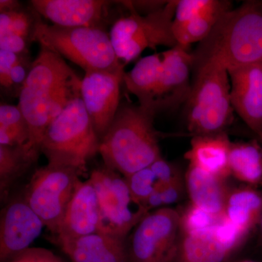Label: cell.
<instances>
[{"mask_svg":"<svg viewBox=\"0 0 262 262\" xmlns=\"http://www.w3.org/2000/svg\"><path fill=\"white\" fill-rule=\"evenodd\" d=\"M81 82L61 56L41 46L18 96V106L30 130L29 147L40 152L41 141L50 124L81 97Z\"/></svg>","mask_w":262,"mask_h":262,"instance_id":"cell-1","label":"cell"},{"mask_svg":"<svg viewBox=\"0 0 262 262\" xmlns=\"http://www.w3.org/2000/svg\"><path fill=\"white\" fill-rule=\"evenodd\" d=\"M192 68L206 62L230 71L262 61V1H246L222 15L192 52Z\"/></svg>","mask_w":262,"mask_h":262,"instance_id":"cell-2","label":"cell"},{"mask_svg":"<svg viewBox=\"0 0 262 262\" xmlns=\"http://www.w3.org/2000/svg\"><path fill=\"white\" fill-rule=\"evenodd\" d=\"M155 117L140 105H120L111 126L100 140L99 153L104 165L127 177L162 157Z\"/></svg>","mask_w":262,"mask_h":262,"instance_id":"cell-3","label":"cell"},{"mask_svg":"<svg viewBox=\"0 0 262 262\" xmlns=\"http://www.w3.org/2000/svg\"><path fill=\"white\" fill-rule=\"evenodd\" d=\"M192 91L186 106L191 136L226 132L234 120L228 70L210 61L192 68Z\"/></svg>","mask_w":262,"mask_h":262,"instance_id":"cell-4","label":"cell"},{"mask_svg":"<svg viewBox=\"0 0 262 262\" xmlns=\"http://www.w3.org/2000/svg\"><path fill=\"white\" fill-rule=\"evenodd\" d=\"M100 139L82 98H76L50 124L39 150L48 163L87 172L89 160L99 153Z\"/></svg>","mask_w":262,"mask_h":262,"instance_id":"cell-5","label":"cell"},{"mask_svg":"<svg viewBox=\"0 0 262 262\" xmlns=\"http://www.w3.org/2000/svg\"><path fill=\"white\" fill-rule=\"evenodd\" d=\"M34 40L78 65L85 73L124 70L110 34L103 29L49 25L39 17Z\"/></svg>","mask_w":262,"mask_h":262,"instance_id":"cell-6","label":"cell"},{"mask_svg":"<svg viewBox=\"0 0 262 262\" xmlns=\"http://www.w3.org/2000/svg\"><path fill=\"white\" fill-rule=\"evenodd\" d=\"M178 0H171L161 9L141 15L130 13L114 22L110 35L117 58L125 67L147 48L177 46L173 22Z\"/></svg>","mask_w":262,"mask_h":262,"instance_id":"cell-7","label":"cell"},{"mask_svg":"<svg viewBox=\"0 0 262 262\" xmlns=\"http://www.w3.org/2000/svg\"><path fill=\"white\" fill-rule=\"evenodd\" d=\"M80 176L75 168L48 163L34 171L26 187L24 198L53 235L59 232Z\"/></svg>","mask_w":262,"mask_h":262,"instance_id":"cell-8","label":"cell"},{"mask_svg":"<svg viewBox=\"0 0 262 262\" xmlns=\"http://www.w3.org/2000/svg\"><path fill=\"white\" fill-rule=\"evenodd\" d=\"M89 179L97 193L100 232L127 238L149 211L134 199L125 177L106 165L92 170Z\"/></svg>","mask_w":262,"mask_h":262,"instance_id":"cell-9","label":"cell"},{"mask_svg":"<svg viewBox=\"0 0 262 262\" xmlns=\"http://www.w3.org/2000/svg\"><path fill=\"white\" fill-rule=\"evenodd\" d=\"M179 212L171 207L149 211L127 238L130 262H171L179 238Z\"/></svg>","mask_w":262,"mask_h":262,"instance_id":"cell-10","label":"cell"},{"mask_svg":"<svg viewBox=\"0 0 262 262\" xmlns=\"http://www.w3.org/2000/svg\"><path fill=\"white\" fill-rule=\"evenodd\" d=\"M247 236L222 217L206 232L180 234L171 262H227L243 246Z\"/></svg>","mask_w":262,"mask_h":262,"instance_id":"cell-11","label":"cell"},{"mask_svg":"<svg viewBox=\"0 0 262 262\" xmlns=\"http://www.w3.org/2000/svg\"><path fill=\"white\" fill-rule=\"evenodd\" d=\"M44 227L23 194L7 202L0 217V262H8L31 248Z\"/></svg>","mask_w":262,"mask_h":262,"instance_id":"cell-12","label":"cell"},{"mask_svg":"<svg viewBox=\"0 0 262 262\" xmlns=\"http://www.w3.org/2000/svg\"><path fill=\"white\" fill-rule=\"evenodd\" d=\"M162 56L163 65L151 107L155 115L186 104L192 91V52L177 45L163 52Z\"/></svg>","mask_w":262,"mask_h":262,"instance_id":"cell-13","label":"cell"},{"mask_svg":"<svg viewBox=\"0 0 262 262\" xmlns=\"http://www.w3.org/2000/svg\"><path fill=\"white\" fill-rule=\"evenodd\" d=\"M125 73L124 70L87 72L81 82V98L100 140L120 107V87Z\"/></svg>","mask_w":262,"mask_h":262,"instance_id":"cell-14","label":"cell"},{"mask_svg":"<svg viewBox=\"0 0 262 262\" xmlns=\"http://www.w3.org/2000/svg\"><path fill=\"white\" fill-rule=\"evenodd\" d=\"M234 111L255 135L262 133V63L229 71Z\"/></svg>","mask_w":262,"mask_h":262,"instance_id":"cell-15","label":"cell"},{"mask_svg":"<svg viewBox=\"0 0 262 262\" xmlns=\"http://www.w3.org/2000/svg\"><path fill=\"white\" fill-rule=\"evenodd\" d=\"M32 9L62 27L103 29L110 2L102 0H32Z\"/></svg>","mask_w":262,"mask_h":262,"instance_id":"cell-16","label":"cell"},{"mask_svg":"<svg viewBox=\"0 0 262 262\" xmlns=\"http://www.w3.org/2000/svg\"><path fill=\"white\" fill-rule=\"evenodd\" d=\"M101 215L97 193L90 179L80 181L67 206L56 238H77L100 232Z\"/></svg>","mask_w":262,"mask_h":262,"instance_id":"cell-17","label":"cell"},{"mask_svg":"<svg viewBox=\"0 0 262 262\" xmlns=\"http://www.w3.org/2000/svg\"><path fill=\"white\" fill-rule=\"evenodd\" d=\"M70 262H130L127 238L96 232L77 238H56Z\"/></svg>","mask_w":262,"mask_h":262,"instance_id":"cell-18","label":"cell"},{"mask_svg":"<svg viewBox=\"0 0 262 262\" xmlns=\"http://www.w3.org/2000/svg\"><path fill=\"white\" fill-rule=\"evenodd\" d=\"M226 179L189 164L184 182L190 203L214 216H223L231 190Z\"/></svg>","mask_w":262,"mask_h":262,"instance_id":"cell-19","label":"cell"},{"mask_svg":"<svg viewBox=\"0 0 262 262\" xmlns=\"http://www.w3.org/2000/svg\"><path fill=\"white\" fill-rule=\"evenodd\" d=\"M192 137L190 149L184 155L189 164L207 173L228 178L231 175L229 157L232 141L227 133Z\"/></svg>","mask_w":262,"mask_h":262,"instance_id":"cell-20","label":"cell"},{"mask_svg":"<svg viewBox=\"0 0 262 262\" xmlns=\"http://www.w3.org/2000/svg\"><path fill=\"white\" fill-rule=\"evenodd\" d=\"M162 65V53H155L141 58L134 68L124 75L123 82L127 91L137 98L139 105L152 113L151 107Z\"/></svg>","mask_w":262,"mask_h":262,"instance_id":"cell-21","label":"cell"},{"mask_svg":"<svg viewBox=\"0 0 262 262\" xmlns=\"http://www.w3.org/2000/svg\"><path fill=\"white\" fill-rule=\"evenodd\" d=\"M262 211V194L251 186L231 189L224 216L246 233L259 225Z\"/></svg>","mask_w":262,"mask_h":262,"instance_id":"cell-22","label":"cell"},{"mask_svg":"<svg viewBox=\"0 0 262 262\" xmlns=\"http://www.w3.org/2000/svg\"><path fill=\"white\" fill-rule=\"evenodd\" d=\"M229 170L248 186L262 185V145L255 139L231 143L229 157Z\"/></svg>","mask_w":262,"mask_h":262,"instance_id":"cell-23","label":"cell"},{"mask_svg":"<svg viewBox=\"0 0 262 262\" xmlns=\"http://www.w3.org/2000/svg\"><path fill=\"white\" fill-rule=\"evenodd\" d=\"M39 151L23 146L0 145V195L8 198L10 189L37 161Z\"/></svg>","mask_w":262,"mask_h":262,"instance_id":"cell-24","label":"cell"},{"mask_svg":"<svg viewBox=\"0 0 262 262\" xmlns=\"http://www.w3.org/2000/svg\"><path fill=\"white\" fill-rule=\"evenodd\" d=\"M28 122L18 105L0 106V145L16 146L29 144Z\"/></svg>","mask_w":262,"mask_h":262,"instance_id":"cell-25","label":"cell"},{"mask_svg":"<svg viewBox=\"0 0 262 262\" xmlns=\"http://www.w3.org/2000/svg\"><path fill=\"white\" fill-rule=\"evenodd\" d=\"M233 8H224L202 15L174 33L177 45L189 50L193 43L204 40L212 32L222 15Z\"/></svg>","mask_w":262,"mask_h":262,"instance_id":"cell-26","label":"cell"},{"mask_svg":"<svg viewBox=\"0 0 262 262\" xmlns=\"http://www.w3.org/2000/svg\"><path fill=\"white\" fill-rule=\"evenodd\" d=\"M36 14L34 13V15ZM20 8L0 13V37L13 34L34 42V33L39 15Z\"/></svg>","mask_w":262,"mask_h":262,"instance_id":"cell-27","label":"cell"},{"mask_svg":"<svg viewBox=\"0 0 262 262\" xmlns=\"http://www.w3.org/2000/svg\"><path fill=\"white\" fill-rule=\"evenodd\" d=\"M229 8H232V3L227 0H178L173 22V34L202 15Z\"/></svg>","mask_w":262,"mask_h":262,"instance_id":"cell-28","label":"cell"},{"mask_svg":"<svg viewBox=\"0 0 262 262\" xmlns=\"http://www.w3.org/2000/svg\"><path fill=\"white\" fill-rule=\"evenodd\" d=\"M179 212L180 234L184 235L201 233L209 230L222 217H216L189 203Z\"/></svg>","mask_w":262,"mask_h":262,"instance_id":"cell-29","label":"cell"},{"mask_svg":"<svg viewBox=\"0 0 262 262\" xmlns=\"http://www.w3.org/2000/svg\"><path fill=\"white\" fill-rule=\"evenodd\" d=\"M186 191L184 179H179L168 184H159L146 201L145 207L151 211L158 208H168L182 201Z\"/></svg>","mask_w":262,"mask_h":262,"instance_id":"cell-30","label":"cell"},{"mask_svg":"<svg viewBox=\"0 0 262 262\" xmlns=\"http://www.w3.org/2000/svg\"><path fill=\"white\" fill-rule=\"evenodd\" d=\"M125 178L134 199L144 206L146 201L159 184L149 166L138 170Z\"/></svg>","mask_w":262,"mask_h":262,"instance_id":"cell-31","label":"cell"},{"mask_svg":"<svg viewBox=\"0 0 262 262\" xmlns=\"http://www.w3.org/2000/svg\"><path fill=\"white\" fill-rule=\"evenodd\" d=\"M28 56L25 55L22 56L10 71L8 90L16 92L18 96L32 69L33 61H29Z\"/></svg>","mask_w":262,"mask_h":262,"instance_id":"cell-32","label":"cell"},{"mask_svg":"<svg viewBox=\"0 0 262 262\" xmlns=\"http://www.w3.org/2000/svg\"><path fill=\"white\" fill-rule=\"evenodd\" d=\"M8 262H68L51 250L45 248L31 247L19 253Z\"/></svg>","mask_w":262,"mask_h":262,"instance_id":"cell-33","label":"cell"},{"mask_svg":"<svg viewBox=\"0 0 262 262\" xmlns=\"http://www.w3.org/2000/svg\"><path fill=\"white\" fill-rule=\"evenodd\" d=\"M159 184H168L183 178L178 167L162 157L149 165Z\"/></svg>","mask_w":262,"mask_h":262,"instance_id":"cell-34","label":"cell"},{"mask_svg":"<svg viewBox=\"0 0 262 262\" xmlns=\"http://www.w3.org/2000/svg\"><path fill=\"white\" fill-rule=\"evenodd\" d=\"M23 56L0 50V84L3 89L8 90L10 71Z\"/></svg>","mask_w":262,"mask_h":262,"instance_id":"cell-35","label":"cell"},{"mask_svg":"<svg viewBox=\"0 0 262 262\" xmlns=\"http://www.w3.org/2000/svg\"><path fill=\"white\" fill-rule=\"evenodd\" d=\"M168 1H120L130 13L146 15L163 8Z\"/></svg>","mask_w":262,"mask_h":262,"instance_id":"cell-36","label":"cell"},{"mask_svg":"<svg viewBox=\"0 0 262 262\" xmlns=\"http://www.w3.org/2000/svg\"><path fill=\"white\" fill-rule=\"evenodd\" d=\"M30 43L23 37L13 34H6L0 37V50L18 55H28Z\"/></svg>","mask_w":262,"mask_h":262,"instance_id":"cell-37","label":"cell"},{"mask_svg":"<svg viewBox=\"0 0 262 262\" xmlns=\"http://www.w3.org/2000/svg\"><path fill=\"white\" fill-rule=\"evenodd\" d=\"M20 7H21V5L18 1H14V0H1L0 1V13L18 9Z\"/></svg>","mask_w":262,"mask_h":262,"instance_id":"cell-38","label":"cell"},{"mask_svg":"<svg viewBox=\"0 0 262 262\" xmlns=\"http://www.w3.org/2000/svg\"><path fill=\"white\" fill-rule=\"evenodd\" d=\"M262 194V192H261ZM258 247L262 253V211L261 219H260L259 225H258Z\"/></svg>","mask_w":262,"mask_h":262,"instance_id":"cell-39","label":"cell"},{"mask_svg":"<svg viewBox=\"0 0 262 262\" xmlns=\"http://www.w3.org/2000/svg\"><path fill=\"white\" fill-rule=\"evenodd\" d=\"M256 136V139H257L258 141H259L260 143H261V144L262 145V133H260V134H256V135H255Z\"/></svg>","mask_w":262,"mask_h":262,"instance_id":"cell-40","label":"cell"},{"mask_svg":"<svg viewBox=\"0 0 262 262\" xmlns=\"http://www.w3.org/2000/svg\"><path fill=\"white\" fill-rule=\"evenodd\" d=\"M238 262H256V261H250V260H244V261H241Z\"/></svg>","mask_w":262,"mask_h":262,"instance_id":"cell-41","label":"cell"},{"mask_svg":"<svg viewBox=\"0 0 262 262\" xmlns=\"http://www.w3.org/2000/svg\"><path fill=\"white\" fill-rule=\"evenodd\" d=\"M261 63H262V61H261Z\"/></svg>","mask_w":262,"mask_h":262,"instance_id":"cell-42","label":"cell"}]
</instances>
